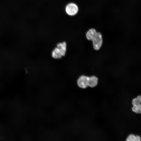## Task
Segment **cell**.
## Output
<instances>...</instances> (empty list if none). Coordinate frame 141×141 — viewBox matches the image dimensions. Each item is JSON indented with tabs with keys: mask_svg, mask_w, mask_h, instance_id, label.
Instances as JSON below:
<instances>
[{
	"mask_svg": "<svg viewBox=\"0 0 141 141\" xmlns=\"http://www.w3.org/2000/svg\"><path fill=\"white\" fill-rule=\"evenodd\" d=\"M67 49V44L65 42L59 43L52 51V56L55 59H58L62 57L65 54Z\"/></svg>",
	"mask_w": 141,
	"mask_h": 141,
	"instance_id": "1",
	"label": "cell"
},
{
	"mask_svg": "<svg viewBox=\"0 0 141 141\" xmlns=\"http://www.w3.org/2000/svg\"><path fill=\"white\" fill-rule=\"evenodd\" d=\"M93 47L96 50H98L101 47L102 43V37L101 33L97 32L92 39Z\"/></svg>",
	"mask_w": 141,
	"mask_h": 141,
	"instance_id": "2",
	"label": "cell"
},
{
	"mask_svg": "<svg viewBox=\"0 0 141 141\" xmlns=\"http://www.w3.org/2000/svg\"><path fill=\"white\" fill-rule=\"evenodd\" d=\"M79 8L78 5L74 3H70L68 4L66 8L67 13L71 16L75 15L78 12Z\"/></svg>",
	"mask_w": 141,
	"mask_h": 141,
	"instance_id": "3",
	"label": "cell"
},
{
	"mask_svg": "<svg viewBox=\"0 0 141 141\" xmlns=\"http://www.w3.org/2000/svg\"><path fill=\"white\" fill-rule=\"evenodd\" d=\"M88 76L84 75L80 76L77 80V83L78 86L83 89L86 88L88 86Z\"/></svg>",
	"mask_w": 141,
	"mask_h": 141,
	"instance_id": "4",
	"label": "cell"
},
{
	"mask_svg": "<svg viewBox=\"0 0 141 141\" xmlns=\"http://www.w3.org/2000/svg\"><path fill=\"white\" fill-rule=\"evenodd\" d=\"M98 79L95 76L91 77L88 76V86L91 87H93L96 86L97 84Z\"/></svg>",
	"mask_w": 141,
	"mask_h": 141,
	"instance_id": "5",
	"label": "cell"
},
{
	"mask_svg": "<svg viewBox=\"0 0 141 141\" xmlns=\"http://www.w3.org/2000/svg\"><path fill=\"white\" fill-rule=\"evenodd\" d=\"M97 32L96 30L94 28H91L89 29L86 34V36L87 39L92 41Z\"/></svg>",
	"mask_w": 141,
	"mask_h": 141,
	"instance_id": "6",
	"label": "cell"
},
{
	"mask_svg": "<svg viewBox=\"0 0 141 141\" xmlns=\"http://www.w3.org/2000/svg\"><path fill=\"white\" fill-rule=\"evenodd\" d=\"M132 105V111L136 113L141 114V103H136Z\"/></svg>",
	"mask_w": 141,
	"mask_h": 141,
	"instance_id": "7",
	"label": "cell"
},
{
	"mask_svg": "<svg viewBox=\"0 0 141 141\" xmlns=\"http://www.w3.org/2000/svg\"><path fill=\"white\" fill-rule=\"evenodd\" d=\"M141 139V137L139 136L131 134L129 135L127 137L126 140L127 141H140Z\"/></svg>",
	"mask_w": 141,
	"mask_h": 141,
	"instance_id": "8",
	"label": "cell"
},
{
	"mask_svg": "<svg viewBox=\"0 0 141 141\" xmlns=\"http://www.w3.org/2000/svg\"><path fill=\"white\" fill-rule=\"evenodd\" d=\"M138 103H141V95L138 96L134 98L132 100V104Z\"/></svg>",
	"mask_w": 141,
	"mask_h": 141,
	"instance_id": "9",
	"label": "cell"
}]
</instances>
